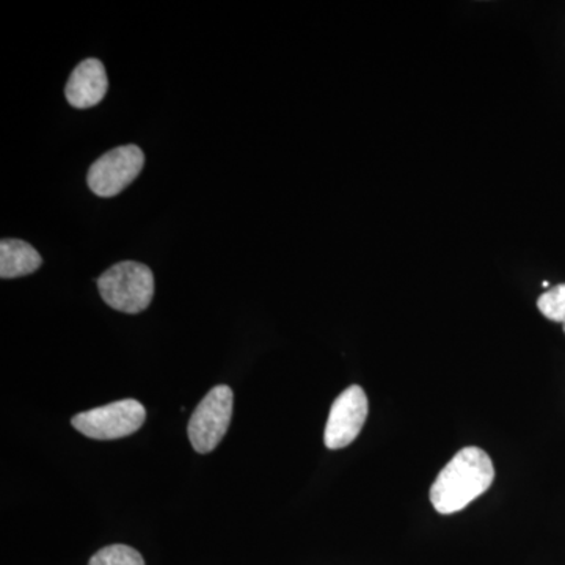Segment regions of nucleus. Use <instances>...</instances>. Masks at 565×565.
<instances>
[{"label": "nucleus", "mask_w": 565, "mask_h": 565, "mask_svg": "<svg viewBox=\"0 0 565 565\" xmlns=\"http://www.w3.org/2000/svg\"><path fill=\"white\" fill-rule=\"evenodd\" d=\"M493 479L494 467L490 456L478 446H467L435 479L430 487V503L438 514H456L486 493Z\"/></svg>", "instance_id": "nucleus-1"}, {"label": "nucleus", "mask_w": 565, "mask_h": 565, "mask_svg": "<svg viewBox=\"0 0 565 565\" xmlns=\"http://www.w3.org/2000/svg\"><path fill=\"white\" fill-rule=\"evenodd\" d=\"M104 302L121 313L137 315L150 307L154 296V275L136 262L115 264L96 281Z\"/></svg>", "instance_id": "nucleus-2"}, {"label": "nucleus", "mask_w": 565, "mask_h": 565, "mask_svg": "<svg viewBox=\"0 0 565 565\" xmlns=\"http://www.w3.org/2000/svg\"><path fill=\"white\" fill-rule=\"evenodd\" d=\"M234 394L226 385H217L203 397L189 422V440L200 455L214 451L225 437L233 418Z\"/></svg>", "instance_id": "nucleus-3"}, {"label": "nucleus", "mask_w": 565, "mask_h": 565, "mask_svg": "<svg viewBox=\"0 0 565 565\" xmlns=\"http://www.w3.org/2000/svg\"><path fill=\"white\" fill-rule=\"evenodd\" d=\"M145 419L147 411L143 405L136 399H125L76 415L71 424L93 440H117L137 433Z\"/></svg>", "instance_id": "nucleus-4"}, {"label": "nucleus", "mask_w": 565, "mask_h": 565, "mask_svg": "<svg viewBox=\"0 0 565 565\" xmlns=\"http://www.w3.org/2000/svg\"><path fill=\"white\" fill-rule=\"evenodd\" d=\"M145 154L137 145H125L102 156L88 170L87 184L95 195L111 199L120 195L139 177Z\"/></svg>", "instance_id": "nucleus-5"}, {"label": "nucleus", "mask_w": 565, "mask_h": 565, "mask_svg": "<svg viewBox=\"0 0 565 565\" xmlns=\"http://www.w3.org/2000/svg\"><path fill=\"white\" fill-rule=\"evenodd\" d=\"M367 396L362 386L352 385L334 399L327 419L323 444L329 449L345 448L362 433L366 423Z\"/></svg>", "instance_id": "nucleus-6"}, {"label": "nucleus", "mask_w": 565, "mask_h": 565, "mask_svg": "<svg viewBox=\"0 0 565 565\" xmlns=\"http://www.w3.org/2000/svg\"><path fill=\"white\" fill-rule=\"evenodd\" d=\"M109 90L106 66L98 58H87L76 66L66 84V102L74 109H90L103 102Z\"/></svg>", "instance_id": "nucleus-7"}, {"label": "nucleus", "mask_w": 565, "mask_h": 565, "mask_svg": "<svg viewBox=\"0 0 565 565\" xmlns=\"http://www.w3.org/2000/svg\"><path fill=\"white\" fill-rule=\"evenodd\" d=\"M43 258L31 244L20 239L0 243V277L3 280L25 277L40 269Z\"/></svg>", "instance_id": "nucleus-8"}, {"label": "nucleus", "mask_w": 565, "mask_h": 565, "mask_svg": "<svg viewBox=\"0 0 565 565\" xmlns=\"http://www.w3.org/2000/svg\"><path fill=\"white\" fill-rule=\"evenodd\" d=\"M88 565H145V561L137 550L117 544L99 550Z\"/></svg>", "instance_id": "nucleus-9"}, {"label": "nucleus", "mask_w": 565, "mask_h": 565, "mask_svg": "<svg viewBox=\"0 0 565 565\" xmlns=\"http://www.w3.org/2000/svg\"><path fill=\"white\" fill-rule=\"evenodd\" d=\"M537 308L546 319L553 322L565 323V285H557L555 288L542 294L537 300Z\"/></svg>", "instance_id": "nucleus-10"}, {"label": "nucleus", "mask_w": 565, "mask_h": 565, "mask_svg": "<svg viewBox=\"0 0 565 565\" xmlns=\"http://www.w3.org/2000/svg\"><path fill=\"white\" fill-rule=\"evenodd\" d=\"M564 333H565V323H564Z\"/></svg>", "instance_id": "nucleus-11"}]
</instances>
